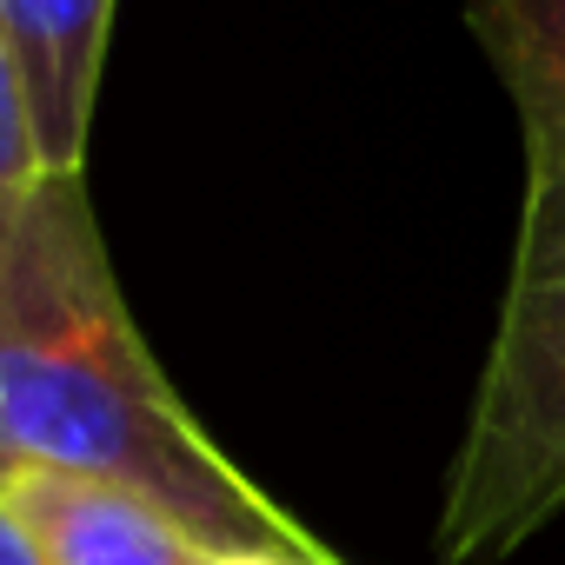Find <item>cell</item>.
Segmentation results:
<instances>
[{
  "label": "cell",
  "mask_w": 565,
  "mask_h": 565,
  "mask_svg": "<svg viewBox=\"0 0 565 565\" xmlns=\"http://www.w3.org/2000/svg\"><path fill=\"white\" fill-rule=\"evenodd\" d=\"M565 512V160L525 167L499 327L439 505V558L486 565Z\"/></svg>",
  "instance_id": "2"
},
{
  "label": "cell",
  "mask_w": 565,
  "mask_h": 565,
  "mask_svg": "<svg viewBox=\"0 0 565 565\" xmlns=\"http://www.w3.org/2000/svg\"><path fill=\"white\" fill-rule=\"evenodd\" d=\"M0 492L28 519V532L41 539L54 565H226L153 499L100 486V479L0 466Z\"/></svg>",
  "instance_id": "4"
},
{
  "label": "cell",
  "mask_w": 565,
  "mask_h": 565,
  "mask_svg": "<svg viewBox=\"0 0 565 565\" xmlns=\"http://www.w3.org/2000/svg\"><path fill=\"white\" fill-rule=\"evenodd\" d=\"M41 180H47V160H41V140H34L28 100H21L14 61H8V47H0V259H8Z\"/></svg>",
  "instance_id": "6"
},
{
  "label": "cell",
  "mask_w": 565,
  "mask_h": 565,
  "mask_svg": "<svg viewBox=\"0 0 565 565\" xmlns=\"http://www.w3.org/2000/svg\"><path fill=\"white\" fill-rule=\"evenodd\" d=\"M0 466L140 492L220 558L347 565L167 386L120 300L87 173H47L0 259Z\"/></svg>",
  "instance_id": "1"
},
{
  "label": "cell",
  "mask_w": 565,
  "mask_h": 565,
  "mask_svg": "<svg viewBox=\"0 0 565 565\" xmlns=\"http://www.w3.org/2000/svg\"><path fill=\"white\" fill-rule=\"evenodd\" d=\"M226 565H273V558H226Z\"/></svg>",
  "instance_id": "8"
},
{
  "label": "cell",
  "mask_w": 565,
  "mask_h": 565,
  "mask_svg": "<svg viewBox=\"0 0 565 565\" xmlns=\"http://www.w3.org/2000/svg\"><path fill=\"white\" fill-rule=\"evenodd\" d=\"M0 565H54V558L41 552V539L28 532V519L8 505V492H0Z\"/></svg>",
  "instance_id": "7"
},
{
  "label": "cell",
  "mask_w": 565,
  "mask_h": 565,
  "mask_svg": "<svg viewBox=\"0 0 565 565\" xmlns=\"http://www.w3.org/2000/svg\"><path fill=\"white\" fill-rule=\"evenodd\" d=\"M466 28L519 114L525 167L565 160V0H466Z\"/></svg>",
  "instance_id": "5"
},
{
  "label": "cell",
  "mask_w": 565,
  "mask_h": 565,
  "mask_svg": "<svg viewBox=\"0 0 565 565\" xmlns=\"http://www.w3.org/2000/svg\"><path fill=\"white\" fill-rule=\"evenodd\" d=\"M107 34L114 0H0V47L14 61L47 173H87Z\"/></svg>",
  "instance_id": "3"
}]
</instances>
